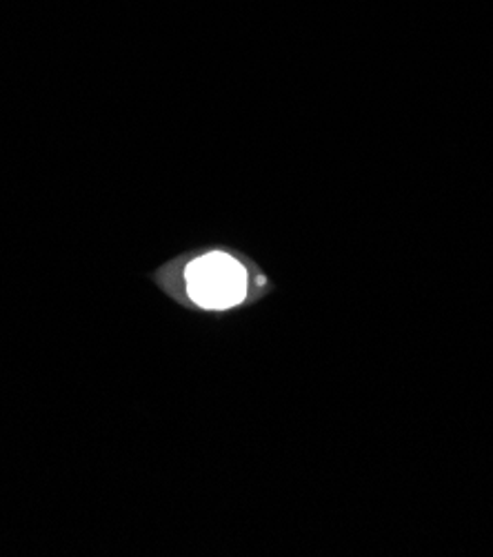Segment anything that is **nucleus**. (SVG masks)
<instances>
[{"label":"nucleus","instance_id":"obj_1","mask_svg":"<svg viewBox=\"0 0 493 557\" xmlns=\"http://www.w3.org/2000/svg\"><path fill=\"white\" fill-rule=\"evenodd\" d=\"M187 283L192 298L213 309L232 307L247 294L245 269L225 253H209L189 264Z\"/></svg>","mask_w":493,"mask_h":557}]
</instances>
